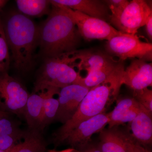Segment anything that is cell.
I'll return each mask as SVG.
<instances>
[{"label": "cell", "instance_id": "cell-10", "mask_svg": "<svg viewBox=\"0 0 152 152\" xmlns=\"http://www.w3.org/2000/svg\"><path fill=\"white\" fill-rule=\"evenodd\" d=\"M89 90L88 87L77 84L60 89L58 109L55 120L63 124L66 122L73 116Z\"/></svg>", "mask_w": 152, "mask_h": 152}, {"label": "cell", "instance_id": "cell-16", "mask_svg": "<svg viewBox=\"0 0 152 152\" xmlns=\"http://www.w3.org/2000/svg\"><path fill=\"white\" fill-rule=\"evenodd\" d=\"M99 133L101 152H129L127 132L115 126L104 129Z\"/></svg>", "mask_w": 152, "mask_h": 152}, {"label": "cell", "instance_id": "cell-14", "mask_svg": "<svg viewBox=\"0 0 152 152\" xmlns=\"http://www.w3.org/2000/svg\"><path fill=\"white\" fill-rule=\"evenodd\" d=\"M152 113L142 106L140 111L130 125V135L134 140L145 147L152 142Z\"/></svg>", "mask_w": 152, "mask_h": 152}, {"label": "cell", "instance_id": "cell-24", "mask_svg": "<svg viewBox=\"0 0 152 152\" xmlns=\"http://www.w3.org/2000/svg\"><path fill=\"white\" fill-rule=\"evenodd\" d=\"M21 140V139L13 136L0 135V150L7 152Z\"/></svg>", "mask_w": 152, "mask_h": 152}, {"label": "cell", "instance_id": "cell-29", "mask_svg": "<svg viewBox=\"0 0 152 152\" xmlns=\"http://www.w3.org/2000/svg\"><path fill=\"white\" fill-rule=\"evenodd\" d=\"M8 113L3 111L0 110V119L2 118H4V117H8Z\"/></svg>", "mask_w": 152, "mask_h": 152}, {"label": "cell", "instance_id": "cell-28", "mask_svg": "<svg viewBox=\"0 0 152 152\" xmlns=\"http://www.w3.org/2000/svg\"><path fill=\"white\" fill-rule=\"evenodd\" d=\"M83 152H101L99 148L94 146H89L84 150Z\"/></svg>", "mask_w": 152, "mask_h": 152}, {"label": "cell", "instance_id": "cell-5", "mask_svg": "<svg viewBox=\"0 0 152 152\" xmlns=\"http://www.w3.org/2000/svg\"><path fill=\"white\" fill-rule=\"evenodd\" d=\"M109 10L111 24L120 32L129 34L136 35L152 14L151 8L143 0H133L123 8Z\"/></svg>", "mask_w": 152, "mask_h": 152}, {"label": "cell", "instance_id": "cell-17", "mask_svg": "<svg viewBox=\"0 0 152 152\" xmlns=\"http://www.w3.org/2000/svg\"><path fill=\"white\" fill-rule=\"evenodd\" d=\"M122 62L116 61L99 69L90 71L86 77H83L80 85L90 89L122 73L125 69Z\"/></svg>", "mask_w": 152, "mask_h": 152}, {"label": "cell", "instance_id": "cell-27", "mask_svg": "<svg viewBox=\"0 0 152 152\" xmlns=\"http://www.w3.org/2000/svg\"><path fill=\"white\" fill-rule=\"evenodd\" d=\"M48 152H81L79 151L78 150H76L75 149L68 148L67 149L62 150V151H57L55 149L49 150Z\"/></svg>", "mask_w": 152, "mask_h": 152}, {"label": "cell", "instance_id": "cell-30", "mask_svg": "<svg viewBox=\"0 0 152 152\" xmlns=\"http://www.w3.org/2000/svg\"><path fill=\"white\" fill-rule=\"evenodd\" d=\"M7 1L5 0H0V10L6 4Z\"/></svg>", "mask_w": 152, "mask_h": 152}, {"label": "cell", "instance_id": "cell-8", "mask_svg": "<svg viewBox=\"0 0 152 152\" xmlns=\"http://www.w3.org/2000/svg\"><path fill=\"white\" fill-rule=\"evenodd\" d=\"M51 4L59 6L65 11L73 20L81 37L88 40L108 41L122 33L103 20L89 16L64 6Z\"/></svg>", "mask_w": 152, "mask_h": 152}, {"label": "cell", "instance_id": "cell-23", "mask_svg": "<svg viewBox=\"0 0 152 152\" xmlns=\"http://www.w3.org/2000/svg\"><path fill=\"white\" fill-rule=\"evenodd\" d=\"M134 98L150 112L152 113V91L148 88L134 91Z\"/></svg>", "mask_w": 152, "mask_h": 152}, {"label": "cell", "instance_id": "cell-31", "mask_svg": "<svg viewBox=\"0 0 152 152\" xmlns=\"http://www.w3.org/2000/svg\"><path fill=\"white\" fill-rule=\"evenodd\" d=\"M0 152H6L5 151H2V150H0Z\"/></svg>", "mask_w": 152, "mask_h": 152}, {"label": "cell", "instance_id": "cell-1", "mask_svg": "<svg viewBox=\"0 0 152 152\" xmlns=\"http://www.w3.org/2000/svg\"><path fill=\"white\" fill-rule=\"evenodd\" d=\"M52 9L38 27L37 46L45 59L76 50L81 36L73 20L59 6Z\"/></svg>", "mask_w": 152, "mask_h": 152}, {"label": "cell", "instance_id": "cell-3", "mask_svg": "<svg viewBox=\"0 0 152 152\" xmlns=\"http://www.w3.org/2000/svg\"><path fill=\"white\" fill-rule=\"evenodd\" d=\"M123 73L90 89L73 116L55 134V141L58 143L62 142L68 134L79 124L105 113L106 107L117 99L123 85Z\"/></svg>", "mask_w": 152, "mask_h": 152}, {"label": "cell", "instance_id": "cell-7", "mask_svg": "<svg viewBox=\"0 0 152 152\" xmlns=\"http://www.w3.org/2000/svg\"><path fill=\"white\" fill-rule=\"evenodd\" d=\"M29 95L22 84L7 72L0 74L1 110L23 115Z\"/></svg>", "mask_w": 152, "mask_h": 152}, {"label": "cell", "instance_id": "cell-15", "mask_svg": "<svg viewBox=\"0 0 152 152\" xmlns=\"http://www.w3.org/2000/svg\"><path fill=\"white\" fill-rule=\"evenodd\" d=\"M44 96V89L34 91L29 95L23 115L30 129L42 130Z\"/></svg>", "mask_w": 152, "mask_h": 152}, {"label": "cell", "instance_id": "cell-22", "mask_svg": "<svg viewBox=\"0 0 152 152\" xmlns=\"http://www.w3.org/2000/svg\"><path fill=\"white\" fill-rule=\"evenodd\" d=\"M26 131H22L14 121L10 119L8 117L0 119V135H7L13 136L22 140Z\"/></svg>", "mask_w": 152, "mask_h": 152}, {"label": "cell", "instance_id": "cell-2", "mask_svg": "<svg viewBox=\"0 0 152 152\" xmlns=\"http://www.w3.org/2000/svg\"><path fill=\"white\" fill-rule=\"evenodd\" d=\"M2 21L15 67L20 72L28 71L37 46L38 27L29 18L18 12L9 14Z\"/></svg>", "mask_w": 152, "mask_h": 152}, {"label": "cell", "instance_id": "cell-18", "mask_svg": "<svg viewBox=\"0 0 152 152\" xmlns=\"http://www.w3.org/2000/svg\"><path fill=\"white\" fill-rule=\"evenodd\" d=\"M41 132L29 129L22 140L7 152H46V145Z\"/></svg>", "mask_w": 152, "mask_h": 152}, {"label": "cell", "instance_id": "cell-12", "mask_svg": "<svg viewBox=\"0 0 152 152\" xmlns=\"http://www.w3.org/2000/svg\"><path fill=\"white\" fill-rule=\"evenodd\" d=\"M51 4L64 6L74 11L107 22L110 14L104 2L98 0H53Z\"/></svg>", "mask_w": 152, "mask_h": 152}, {"label": "cell", "instance_id": "cell-13", "mask_svg": "<svg viewBox=\"0 0 152 152\" xmlns=\"http://www.w3.org/2000/svg\"><path fill=\"white\" fill-rule=\"evenodd\" d=\"M142 107L134 97L118 100L116 106L110 113L108 128L131 123L140 111Z\"/></svg>", "mask_w": 152, "mask_h": 152}, {"label": "cell", "instance_id": "cell-21", "mask_svg": "<svg viewBox=\"0 0 152 152\" xmlns=\"http://www.w3.org/2000/svg\"><path fill=\"white\" fill-rule=\"evenodd\" d=\"M10 63V50L3 28L2 21L0 18V74L7 72Z\"/></svg>", "mask_w": 152, "mask_h": 152}, {"label": "cell", "instance_id": "cell-25", "mask_svg": "<svg viewBox=\"0 0 152 152\" xmlns=\"http://www.w3.org/2000/svg\"><path fill=\"white\" fill-rule=\"evenodd\" d=\"M127 140L129 152H151L146 147L142 145L134 140L130 135L129 133H127Z\"/></svg>", "mask_w": 152, "mask_h": 152}, {"label": "cell", "instance_id": "cell-9", "mask_svg": "<svg viewBox=\"0 0 152 152\" xmlns=\"http://www.w3.org/2000/svg\"><path fill=\"white\" fill-rule=\"evenodd\" d=\"M110 113H103L79 124L66 137V142L76 150H84L89 146L91 138L95 133H99L108 125Z\"/></svg>", "mask_w": 152, "mask_h": 152}, {"label": "cell", "instance_id": "cell-4", "mask_svg": "<svg viewBox=\"0 0 152 152\" xmlns=\"http://www.w3.org/2000/svg\"><path fill=\"white\" fill-rule=\"evenodd\" d=\"M77 69L74 51L46 59L36 80L34 91L48 87L61 89L80 85L83 77Z\"/></svg>", "mask_w": 152, "mask_h": 152}, {"label": "cell", "instance_id": "cell-19", "mask_svg": "<svg viewBox=\"0 0 152 152\" xmlns=\"http://www.w3.org/2000/svg\"><path fill=\"white\" fill-rule=\"evenodd\" d=\"M45 90L43 113L42 130L55 120L59 107L58 99L55 96L59 94L60 89L55 87H48Z\"/></svg>", "mask_w": 152, "mask_h": 152}, {"label": "cell", "instance_id": "cell-20", "mask_svg": "<svg viewBox=\"0 0 152 152\" xmlns=\"http://www.w3.org/2000/svg\"><path fill=\"white\" fill-rule=\"evenodd\" d=\"M17 7L25 15L41 17L50 13L51 3L47 0H17Z\"/></svg>", "mask_w": 152, "mask_h": 152}, {"label": "cell", "instance_id": "cell-11", "mask_svg": "<svg viewBox=\"0 0 152 152\" xmlns=\"http://www.w3.org/2000/svg\"><path fill=\"white\" fill-rule=\"evenodd\" d=\"M122 84L126 85L134 91H139L151 86L152 63L135 58L123 73Z\"/></svg>", "mask_w": 152, "mask_h": 152}, {"label": "cell", "instance_id": "cell-26", "mask_svg": "<svg viewBox=\"0 0 152 152\" xmlns=\"http://www.w3.org/2000/svg\"><path fill=\"white\" fill-rule=\"evenodd\" d=\"M145 26L148 37L150 39L152 40V14L150 15L147 19Z\"/></svg>", "mask_w": 152, "mask_h": 152}, {"label": "cell", "instance_id": "cell-6", "mask_svg": "<svg viewBox=\"0 0 152 152\" xmlns=\"http://www.w3.org/2000/svg\"><path fill=\"white\" fill-rule=\"evenodd\" d=\"M106 50L108 54L118 57L121 61L132 58L152 61V43L142 42L136 35L121 33L112 38L107 42Z\"/></svg>", "mask_w": 152, "mask_h": 152}]
</instances>
